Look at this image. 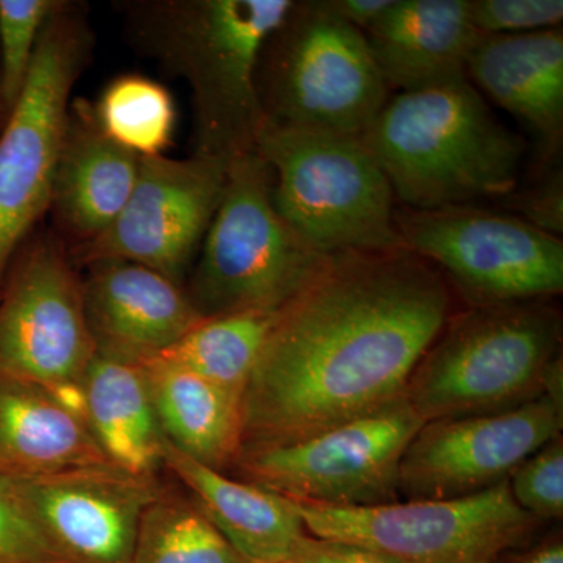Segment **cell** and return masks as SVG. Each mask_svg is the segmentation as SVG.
Wrapping results in <instances>:
<instances>
[{"instance_id":"6da1fadb","label":"cell","mask_w":563,"mask_h":563,"mask_svg":"<svg viewBox=\"0 0 563 563\" xmlns=\"http://www.w3.org/2000/svg\"><path fill=\"white\" fill-rule=\"evenodd\" d=\"M451 314V285L406 247L329 255L277 313L244 390L242 451L402 401Z\"/></svg>"},{"instance_id":"7a4b0ae2","label":"cell","mask_w":563,"mask_h":563,"mask_svg":"<svg viewBox=\"0 0 563 563\" xmlns=\"http://www.w3.org/2000/svg\"><path fill=\"white\" fill-rule=\"evenodd\" d=\"M117 7L133 49L187 81L192 154L229 163L255 151L266 121L258 60L292 0H125Z\"/></svg>"},{"instance_id":"3957f363","label":"cell","mask_w":563,"mask_h":563,"mask_svg":"<svg viewBox=\"0 0 563 563\" xmlns=\"http://www.w3.org/2000/svg\"><path fill=\"white\" fill-rule=\"evenodd\" d=\"M362 140L396 201L413 210L506 198L518 188L526 151L470 79L399 92Z\"/></svg>"},{"instance_id":"277c9868","label":"cell","mask_w":563,"mask_h":563,"mask_svg":"<svg viewBox=\"0 0 563 563\" xmlns=\"http://www.w3.org/2000/svg\"><path fill=\"white\" fill-rule=\"evenodd\" d=\"M562 332L561 310L544 299L453 313L404 398L422 422L517 409L544 396Z\"/></svg>"},{"instance_id":"5b68a950","label":"cell","mask_w":563,"mask_h":563,"mask_svg":"<svg viewBox=\"0 0 563 563\" xmlns=\"http://www.w3.org/2000/svg\"><path fill=\"white\" fill-rule=\"evenodd\" d=\"M255 151L273 174L282 220L322 255L404 247L390 181L361 136L265 121Z\"/></svg>"},{"instance_id":"8992f818","label":"cell","mask_w":563,"mask_h":563,"mask_svg":"<svg viewBox=\"0 0 563 563\" xmlns=\"http://www.w3.org/2000/svg\"><path fill=\"white\" fill-rule=\"evenodd\" d=\"M328 257L282 220L272 169L252 151L229 162L220 207L185 291L202 318L279 310Z\"/></svg>"},{"instance_id":"52a82bcc","label":"cell","mask_w":563,"mask_h":563,"mask_svg":"<svg viewBox=\"0 0 563 563\" xmlns=\"http://www.w3.org/2000/svg\"><path fill=\"white\" fill-rule=\"evenodd\" d=\"M257 91L274 125L361 139L390 99L365 33L318 0H295L263 44Z\"/></svg>"},{"instance_id":"ba28073f","label":"cell","mask_w":563,"mask_h":563,"mask_svg":"<svg viewBox=\"0 0 563 563\" xmlns=\"http://www.w3.org/2000/svg\"><path fill=\"white\" fill-rule=\"evenodd\" d=\"M92 49L87 3L60 0L41 32L20 98L0 125V285L49 211L70 95Z\"/></svg>"},{"instance_id":"9c48e42d","label":"cell","mask_w":563,"mask_h":563,"mask_svg":"<svg viewBox=\"0 0 563 563\" xmlns=\"http://www.w3.org/2000/svg\"><path fill=\"white\" fill-rule=\"evenodd\" d=\"M292 503L310 536L363 544L404 563H495L543 526L515 503L507 481L454 499L372 507Z\"/></svg>"},{"instance_id":"30bf717a","label":"cell","mask_w":563,"mask_h":563,"mask_svg":"<svg viewBox=\"0 0 563 563\" xmlns=\"http://www.w3.org/2000/svg\"><path fill=\"white\" fill-rule=\"evenodd\" d=\"M402 246L424 258L470 307L539 301L563 291V243L515 214L473 206L398 207Z\"/></svg>"},{"instance_id":"8fae6325","label":"cell","mask_w":563,"mask_h":563,"mask_svg":"<svg viewBox=\"0 0 563 563\" xmlns=\"http://www.w3.org/2000/svg\"><path fill=\"white\" fill-rule=\"evenodd\" d=\"M406 401L274 446L244 450L236 479L292 501L372 507L399 501V465L421 426Z\"/></svg>"},{"instance_id":"7c38bea8","label":"cell","mask_w":563,"mask_h":563,"mask_svg":"<svg viewBox=\"0 0 563 563\" xmlns=\"http://www.w3.org/2000/svg\"><path fill=\"white\" fill-rule=\"evenodd\" d=\"M96 352L68 246L55 232L36 235L0 285V376L47 390L84 384Z\"/></svg>"},{"instance_id":"4fadbf2b","label":"cell","mask_w":563,"mask_h":563,"mask_svg":"<svg viewBox=\"0 0 563 563\" xmlns=\"http://www.w3.org/2000/svg\"><path fill=\"white\" fill-rule=\"evenodd\" d=\"M229 163L190 157L141 158L139 179L117 220L98 239L70 247L74 265L139 263L185 287L224 192Z\"/></svg>"},{"instance_id":"5bb4252c","label":"cell","mask_w":563,"mask_h":563,"mask_svg":"<svg viewBox=\"0 0 563 563\" xmlns=\"http://www.w3.org/2000/svg\"><path fill=\"white\" fill-rule=\"evenodd\" d=\"M562 428L563 406L548 396L506 412L424 422L402 455L399 495L418 501L488 490Z\"/></svg>"},{"instance_id":"9a60e30c","label":"cell","mask_w":563,"mask_h":563,"mask_svg":"<svg viewBox=\"0 0 563 563\" xmlns=\"http://www.w3.org/2000/svg\"><path fill=\"white\" fill-rule=\"evenodd\" d=\"M11 481L51 550L70 563H131L141 517L165 487L111 463Z\"/></svg>"},{"instance_id":"2e32d148","label":"cell","mask_w":563,"mask_h":563,"mask_svg":"<svg viewBox=\"0 0 563 563\" xmlns=\"http://www.w3.org/2000/svg\"><path fill=\"white\" fill-rule=\"evenodd\" d=\"M81 268L85 314L99 354L151 361L203 320L185 287L139 263L95 261Z\"/></svg>"},{"instance_id":"e0dca14e","label":"cell","mask_w":563,"mask_h":563,"mask_svg":"<svg viewBox=\"0 0 563 563\" xmlns=\"http://www.w3.org/2000/svg\"><path fill=\"white\" fill-rule=\"evenodd\" d=\"M140 161L103 133L91 102L70 101L49 207L68 250L98 239L117 220L139 179Z\"/></svg>"},{"instance_id":"ac0fdd59","label":"cell","mask_w":563,"mask_h":563,"mask_svg":"<svg viewBox=\"0 0 563 563\" xmlns=\"http://www.w3.org/2000/svg\"><path fill=\"white\" fill-rule=\"evenodd\" d=\"M466 76L532 133L543 165L563 143V32L481 35Z\"/></svg>"},{"instance_id":"d6986e66","label":"cell","mask_w":563,"mask_h":563,"mask_svg":"<svg viewBox=\"0 0 563 563\" xmlns=\"http://www.w3.org/2000/svg\"><path fill=\"white\" fill-rule=\"evenodd\" d=\"M365 36L387 87L406 92L468 79L481 33L466 0H393Z\"/></svg>"},{"instance_id":"ffe728a7","label":"cell","mask_w":563,"mask_h":563,"mask_svg":"<svg viewBox=\"0 0 563 563\" xmlns=\"http://www.w3.org/2000/svg\"><path fill=\"white\" fill-rule=\"evenodd\" d=\"M163 468L180 481L211 523L251 563L287 561L307 533L291 499L209 468L169 442Z\"/></svg>"},{"instance_id":"44dd1931","label":"cell","mask_w":563,"mask_h":563,"mask_svg":"<svg viewBox=\"0 0 563 563\" xmlns=\"http://www.w3.org/2000/svg\"><path fill=\"white\" fill-rule=\"evenodd\" d=\"M110 463L88 426L47 388L0 376V474L35 477Z\"/></svg>"},{"instance_id":"7402d4cb","label":"cell","mask_w":563,"mask_h":563,"mask_svg":"<svg viewBox=\"0 0 563 563\" xmlns=\"http://www.w3.org/2000/svg\"><path fill=\"white\" fill-rule=\"evenodd\" d=\"M139 365L166 440L209 468L231 472L243 450V395L157 358Z\"/></svg>"},{"instance_id":"603a6c76","label":"cell","mask_w":563,"mask_h":563,"mask_svg":"<svg viewBox=\"0 0 563 563\" xmlns=\"http://www.w3.org/2000/svg\"><path fill=\"white\" fill-rule=\"evenodd\" d=\"M84 384L88 428L107 461L136 476H157L168 440L141 365L96 352Z\"/></svg>"},{"instance_id":"cb8c5ba5","label":"cell","mask_w":563,"mask_h":563,"mask_svg":"<svg viewBox=\"0 0 563 563\" xmlns=\"http://www.w3.org/2000/svg\"><path fill=\"white\" fill-rule=\"evenodd\" d=\"M277 313L279 310H244L203 318L154 358L244 396Z\"/></svg>"},{"instance_id":"d4e9b609","label":"cell","mask_w":563,"mask_h":563,"mask_svg":"<svg viewBox=\"0 0 563 563\" xmlns=\"http://www.w3.org/2000/svg\"><path fill=\"white\" fill-rule=\"evenodd\" d=\"M131 563H251L188 493L163 487L141 517Z\"/></svg>"},{"instance_id":"484cf974","label":"cell","mask_w":563,"mask_h":563,"mask_svg":"<svg viewBox=\"0 0 563 563\" xmlns=\"http://www.w3.org/2000/svg\"><path fill=\"white\" fill-rule=\"evenodd\" d=\"M103 133L140 158L158 157L172 144L176 107L172 95L150 77H117L95 106Z\"/></svg>"},{"instance_id":"4316f807","label":"cell","mask_w":563,"mask_h":563,"mask_svg":"<svg viewBox=\"0 0 563 563\" xmlns=\"http://www.w3.org/2000/svg\"><path fill=\"white\" fill-rule=\"evenodd\" d=\"M60 0H0V111L2 122L20 98L41 32Z\"/></svg>"},{"instance_id":"83f0119b","label":"cell","mask_w":563,"mask_h":563,"mask_svg":"<svg viewBox=\"0 0 563 563\" xmlns=\"http://www.w3.org/2000/svg\"><path fill=\"white\" fill-rule=\"evenodd\" d=\"M512 498L540 521L563 518V437H555L526 459L509 479Z\"/></svg>"},{"instance_id":"f1b7e54d","label":"cell","mask_w":563,"mask_h":563,"mask_svg":"<svg viewBox=\"0 0 563 563\" xmlns=\"http://www.w3.org/2000/svg\"><path fill=\"white\" fill-rule=\"evenodd\" d=\"M481 35H521L561 29L562 0H466Z\"/></svg>"},{"instance_id":"f546056e","label":"cell","mask_w":563,"mask_h":563,"mask_svg":"<svg viewBox=\"0 0 563 563\" xmlns=\"http://www.w3.org/2000/svg\"><path fill=\"white\" fill-rule=\"evenodd\" d=\"M49 559L58 558L41 536L11 477L0 474V563H36Z\"/></svg>"},{"instance_id":"4dcf8cb0","label":"cell","mask_w":563,"mask_h":563,"mask_svg":"<svg viewBox=\"0 0 563 563\" xmlns=\"http://www.w3.org/2000/svg\"><path fill=\"white\" fill-rule=\"evenodd\" d=\"M504 203L533 228L561 239L563 232V177L558 168L523 191L515 190Z\"/></svg>"},{"instance_id":"1f68e13d","label":"cell","mask_w":563,"mask_h":563,"mask_svg":"<svg viewBox=\"0 0 563 563\" xmlns=\"http://www.w3.org/2000/svg\"><path fill=\"white\" fill-rule=\"evenodd\" d=\"M291 563H404L383 551L344 542V540L321 539L306 533L292 547L287 558Z\"/></svg>"},{"instance_id":"d6a6232c","label":"cell","mask_w":563,"mask_h":563,"mask_svg":"<svg viewBox=\"0 0 563 563\" xmlns=\"http://www.w3.org/2000/svg\"><path fill=\"white\" fill-rule=\"evenodd\" d=\"M495 563H563V533L561 529L536 536L520 547L507 550Z\"/></svg>"},{"instance_id":"836d02e7","label":"cell","mask_w":563,"mask_h":563,"mask_svg":"<svg viewBox=\"0 0 563 563\" xmlns=\"http://www.w3.org/2000/svg\"><path fill=\"white\" fill-rule=\"evenodd\" d=\"M322 9L365 33L391 5L393 0H318Z\"/></svg>"},{"instance_id":"e575fe53","label":"cell","mask_w":563,"mask_h":563,"mask_svg":"<svg viewBox=\"0 0 563 563\" xmlns=\"http://www.w3.org/2000/svg\"><path fill=\"white\" fill-rule=\"evenodd\" d=\"M36 563H70L66 561H62V559H49V561L36 562Z\"/></svg>"},{"instance_id":"d590c367","label":"cell","mask_w":563,"mask_h":563,"mask_svg":"<svg viewBox=\"0 0 563 563\" xmlns=\"http://www.w3.org/2000/svg\"><path fill=\"white\" fill-rule=\"evenodd\" d=\"M0 125H2V111H0Z\"/></svg>"},{"instance_id":"8d00e7d4","label":"cell","mask_w":563,"mask_h":563,"mask_svg":"<svg viewBox=\"0 0 563 563\" xmlns=\"http://www.w3.org/2000/svg\"><path fill=\"white\" fill-rule=\"evenodd\" d=\"M276 563H291V562H288V561H280V562H276Z\"/></svg>"}]
</instances>
